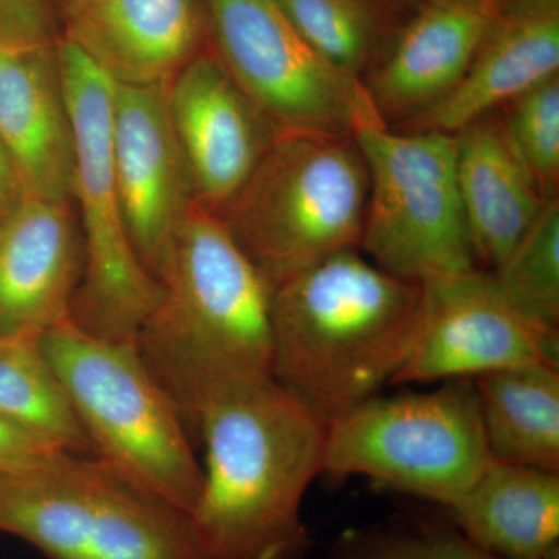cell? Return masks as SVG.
Listing matches in <instances>:
<instances>
[{
  "label": "cell",
  "instance_id": "cell-1",
  "mask_svg": "<svg viewBox=\"0 0 559 559\" xmlns=\"http://www.w3.org/2000/svg\"><path fill=\"white\" fill-rule=\"evenodd\" d=\"M135 348L191 437L224 396L271 377L274 288L216 213L194 204Z\"/></svg>",
  "mask_w": 559,
  "mask_h": 559
},
{
  "label": "cell",
  "instance_id": "cell-2",
  "mask_svg": "<svg viewBox=\"0 0 559 559\" xmlns=\"http://www.w3.org/2000/svg\"><path fill=\"white\" fill-rule=\"evenodd\" d=\"M326 423L272 378L213 404L198 428L202 487L190 520L209 559H305L301 516L323 473Z\"/></svg>",
  "mask_w": 559,
  "mask_h": 559
},
{
  "label": "cell",
  "instance_id": "cell-3",
  "mask_svg": "<svg viewBox=\"0 0 559 559\" xmlns=\"http://www.w3.org/2000/svg\"><path fill=\"white\" fill-rule=\"evenodd\" d=\"M421 296L360 249L294 275L272 293V380L325 423L380 395L409 358Z\"/></svg>",
  "mask_w": 559,
  "mask_h": 559
},
{
  "label": "cell",
  "instance_id": "cell-4",
  "mask_svg": "<svg viewBox=\"0 0 559 559\" xmlns=\"http://www.w3.org/2000/svg\"><path fill=\"white\" fill-rule=\"evenodd\" d=\"M369 187L355 138L280 132L218 216L275 288L334 253L360 248Z\"/></svg>",
  "mask_w": 559,
  "mask_h": 559
},
{
  "label": "cell",
  "instance_id": "cell-5",
  "mask_svg": "<svg viewBox=\"0 0 559 559\" xmlns=\"http://www.w3.org/2000/svg\"><path fill=\"white\" fill-rule=\"evenodd\" d=\"M40 341L94 457L190 516L202 487L193 437L134 341L95 336L69 319Z\"/></svg>",
  "mask_w": 559,
  "mask_h": 559
},
{
  "label": "cell",
  "instance_id": "cell-6",
  "mask_svg": "<svg viewBox=\"0 0 559 559\" xmlns=\"http://www.w3.org/2000/svg\"><path fill=\"white\" fill-rule=\"evenodd\" d=\"M0 533L47 559H209L189 514L83 455L0 476Z\"/></svg>",
  "mask_w": 559,
  "mask_h": 559
},
{
  "label": "cell",
  "instance_id": "cell-7",
  "mask_svg": "<svg viewBox=\"0 0 559 559\" xmlns=\"http://www.w3.org/2000/svg\"><path fill=\"white\" fill-rule=\"evenodd\" d=\"M58 58L73 138V193L83 266L69 320L106 340L134 341L160 296L128 235L112 165L116 84L69 39Z\"/></svg>",
  "mask_w": 559,
  "mask_h": 559
},
{
  "label": "cell",
  "instance_id": "cell-8",
  "mask_svg": "<svg viewBox=\"0 0 559 559\" xmlns=\"http://www.w3.org/2000/svg\"><path fill=\"white\" fill-rule=\"evenodd\" d=\"M471 378L430 392L377 395L326 423L323 473L385 491L457 502L491 462Z\"/></svg>",
  "mask_w": 559,
  "mask_h": 559
},
{
  "label": "cell",
  "instance_id": "cell-9",
  "mask_svg": "<svg viewBox=\"0 0 559 559\" xmlns=\"http://www.w3.org/2000/svg\"><path fill=\"white\" fill-rule=\"evenodd\" d=\"M353 138L369 171L364 255L419 286L474 270L455 171V135L373 123Z\"/></svg>",
  "mask_w": 559,
  "mask_h": 559
},
{
  "label": "cell",
  "instance_id": "cell-10",
  "mask_svg": "<svg viewBox=\"0 0 559 559\" xmlns=\"http://www.w3.org/2000/svg\"><path fill=\"white\" fill-rule=\"evenodd\" d=\"M202 3L215 53L280 132L353 138L382 123L362 81L323 58L275 0Z\"/></svg>",
  "mask_w": 559,
  "mask_h": 559
},
{
  "label": "cell",
  "instance_id": "cell-11",
  "mask_svg": "<svg viewBox=\"0 0 559 559\" xmlns=\"http://www.w3.org/2000/svg\"><path fill=\"white\" fill-rule=\"evenodd\" d=\"M417 334L393 385L476 378L489 371L559 364V333L521 314L488 271L423 285Z\"/></svg>",
  "mask_w": 559,
  "mask_h": 559
},
{
  "label": "cell",
  "instance_id": "cell-12",
  "mask_svg": "<svg viewBox=\"0 0 559 559\" xmlns=\"http://www.w3.org/2000/svg\"><path fill=\"white\" fill-rule=\"evenodd\" d=\"M167 84H116L112 165L128 235L159 282L180 227L197 204L168 112Z\"/></svg>",
  "mask_w": 559,
  "mask_h": 559
},
{
  "label": "cell",
  "instance_id": "cell-13",
  "mask_svg": "<svg viewBox=\"0 0 559 559\" xmlns=\"http://www.w3.org/2000/svg\"><path fill=\"white\" fill-rule=\"evenodd\" d=\"M168 112L194 201L218 213L240 193L280 131L215 51L201 50L167 84Z\"/></svg>",
  "mask_w": 559,
  "mask_h": 559
},
{
  "label": "cell",
  "instance_id": "cell-14",
  "mask_svg": "<svg viewBox=\"0 0 559 559\" xmlns=\"http://www.w3.org/2000/svg\"><path fill=\"white\" fill-rule=\"evenodd\" d=\"M0 140L25 197L72 204V127L53 40L0 36Z\"/></svg>",
  "mask_w": 559,
  "mask_h": 559
},
{
  "label": "cell",
  "instance_id": "cell-15",
  "mask_svg": "<svg viewBox=\"0 0 559 559\" xmlns=\"http://www.w3.org/2000/svg\"><path fill=\"white\" fill-rule=\"evenodd\" d=\"M72 204L24 197L0 224V336L69 318L83 266Z\"/></svg>",
  "mask_w": 559,
  "mask_h": 559
},
{
  "label": "cell",
  "instance_id": "cell-16",
  "mask_svg": "<svg viewBox=\"0 0 559 559\" xmlns=\"http://www.w3.org/2000/svg\"><path fill=\"white\" fill-rule=\"evenodd\" d=\"M202 0H92L68 20L75 44L124 86L168 83L201 51Z\"/></svg>",
  "mask_w": 559,
  "mask_h": 559
},
{
  "label": "cell",
  "instance_id": "cell-17",
  "mask_svg": "<svg viewBox=\"0 0 559 559\" xmlns=\"http://www.w3.org/2000/svg\"><path fill=\"white\" fill-rule=\"evenodd\" d=\"M495 20L487 7L429 3L362 79L382 123L396 130L447 98Z\"/></svg>",
  "mask_w": 559,
  "mask_h": 559
},
{
  "label": "cell",
  "instance_id": "cell-18",
  "mask_svg": "<svg viewBox=\"0 0 559 559\" xmlns=\"http://www.w3.org/2000/svg\"><path fill=\"white\" fill-rule=\"evenodd\" d=\"M455 171L474 264L495 271L547 204L511 148L498 112L455 132Z\"/></svg>",
  "mask_w": 559,
  "mask_h": 559
},
{
  "label": "cell",
  "instance_id": "cell-19",
  "mask_svg": "<svg viewBox=\"0 0 559 559\" xmlns=\"http://www.w3.org/2000/svg\"><path fill=\"white\" fill-rule=\"evenodd\" d=\"M559 75V11L496 17L455 90L393 131L455 134Z\"/></svg>",
  "mask_w": 559,
  "mask_h": 559
},
{
  "label": "cell",
  "instance_id": "cell-20",
  "mask_svg": "<svg viewBox=\"0 0 559 559\" xmlns=\"http://www.w3.org/2000/svg\"><path fill=\"white\" fill-rule=\"evenodd\" d=\"M498 559H540L559 544V473L492 459L473 487L441 510Z\"/></svg>",
  "mask_w": 559,
  "mask_h": 559
},
{
  "label": "cell",
  "instance_id": "cell-21",
  "mask_svg": "<svg viewBox=\"0 0 559 559\" xmlns=\"http://www.w3.org/2000/svg\"><path fill=\"white\" fill-rule=\"evenodd\" d=\"M491 457L559 473V364L471 378Z\"/></svg>",
  "mask_w": 559,
  "mask_h": 559
},
{
  "label": "cell",
  "instance_id": "cell-22",
  "mask_svg": "<svg viewBox=\"0 0 559 559\" xmlns=\"http://www.w3.org/2000/svg\"><path fill=\"white\" fill-rule=\"evenodd\" d=\"M0 418L73 455H94L38 334L0 336Z\"/></svg>",
  "mask_w": 559,
  "mask_h": 559
},
{
  "label": "cell",
  "instance_id": "cell-23",
  "mask_svg": "<svg viewBox=\"0 0 559 559\" xmlns=\"http://www.w3.org/2000/svg\"><path fill=\"white\" fill-rule=\"evenodd\" d=\"M330 559H498L440 511L411 510L341 533Z\"/></svg>",
  "mask_w": 559,
  "mask_h": 559
},
{
  "label": "cell",
  "instance_id": "cell-24",
  "mask_svg": "<svg viewBox=\"0 0 559 559\" xmlns=\"http://www.w3.org/2000/svg\"><path fill=\"white\" fill-rule=\"evenodd\" d=\"M488 272L521 314L559 333V198L544 205L509 257Z\"/></svg>",
  "mask_w": 559,
  "mask_h": 559
},
{
  "label": "cell",
  "instance_id": "cell-25",
  "mask_svg": "<svg viewBox=\"0 0 559 559\" xmlns=\"http://www.w3.org/2000/svg\"><path fill=\"white\" fill-rule=\"evenodd\" d=\"M331 64L362 81L377 64L378 25L366 0H275Z\"/></svg>",
  "mask_w": 559,
  "mask_h": 559
},
{
  "label": "cell",
  "instance_id": "cell-26",
  "mask_svg": "<svg viewBox=\"0 0 559 559\" xmlns=\"http://www.w3.org/2000/svg\"><path fill=\"white\" fill-rule=\"evenodd\" d=\"M511 148L544 201L559 198V75L499 110Z\"/></svg>",
  "mask_w": 559,
  "mask_h": 559
},
{
  "label": "cell",
  "instance_id": "cell-27",
  "mask_svg": "<svg viewBox=\"0 0 559 559\" xmlns=\"http://www.w3.org/2000/svg\"><path fill=\"white\" fill-rule=\"evenodd\" d=\"M69 452L32 436L0 418V476L24 473L58 462Z\"/></svg>",
  "mask_w": 559,
  "mask_h": 559
},
{
  "label": "cell",
  "instance_id": "cell-28",
  "mask_svg": "<svg viewBox=\"0 0 559 559\" xmlns=\"http://www.w3.org/2000/svg\"><path fill=\"white\" fill-rule=\"evenodd\" d=\"M0 36L51 39L49 0H0Z\"/></svg>",
  "mask_w": 559,
  "mask_h": 559
},
{
  "label": "cell",
  "instance_id": "cell-29",
  "mask_svg": "<svg viewBox=\"0 0 559 559\" xmlns=\"http://www.w3.org/2000/svg\"><path fill=\"white\" fill-rule=\"evenodd\" d=\"M24 197L20 176L14 170L13 162L0 140V224L17 207Z\"/></svg>",
  "mask_w": 559,
  "mask_h": 559
},
{
  "label": "cell",
  "instance_id": "cell-30",
  "mask_svg": "<svg viewBox=\"0 0 559 559\" xmlns=\"http://www.w3.org/2000/svg\"><path fill=\"white\" fill-rule=\"evenodd\" d=\"M485 3L496 17L530 16L559 11V0H485Z\"/></svg>",
  "mask_w": 559,
  "mask_h": 559
},
{
  "label": "cell",
  "instance_id": "cell-31",
  "mask_svg": "<svg viewBox=\"0 0 559 559\" xmlns=\"http://www.w3.org/2000/svg\"><path fill=\"white\" fill-rule=\"evenodd\" d=\"M90 2H92V0H62L68 20L70 16H73V14L79 13V11Z\"/></svg>",
  "mask_w": 559,
  "mask_h": 559
},
{
  "label": "cell",
  "instance_id": "cell-32",
  "mask_svg": "<svg viewBox=\"0 0 559 559\" xmlns=\"http://www.w3.org/2000/svg\"><path fill=\"white\" fill-rule=\"evenodd\" d=\"M430 3H451V5H477L487 7L485 0H430ZM488 9V7H487Z\"/></svg>",
  "mask_w": 559,
  "mask_h": 559
},
{
  "label": "cell",
  "instance_id": "cell-33",
  "mask_svg": "<svg viewBox=\"0 0 559 559\" xmlns=\"http://www.w3.org/2000/svg\"><path fill=\"white\" fill-rule=\"evenodd\" d=\"M540 559H559V544L557 546L551 547L549 551H547L546 555H544Z\"/></svg>",
  "mask_w": 559,
  "mask_h": 559
}]
</instances>
